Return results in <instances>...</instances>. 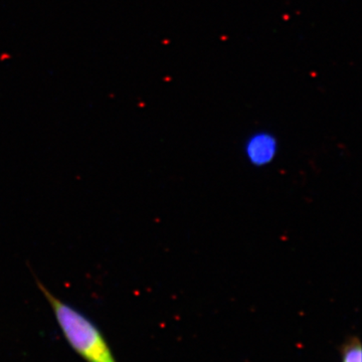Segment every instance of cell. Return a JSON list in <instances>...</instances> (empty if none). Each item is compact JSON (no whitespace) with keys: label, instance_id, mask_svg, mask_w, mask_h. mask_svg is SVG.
<instances>
[{"label":"cell","instance_id":"7a4b0ae2","mask_svg":"<svg viewBox=\"0 0 362 362\" xmlns=\"http://www.w3.org/2000/svg\"><path fill=\"white\" fill-rule=\"evenodd\" d=\"M278 152V142L271 133L261 131L250 136L245 144V156L254 166L263 168L273 162Z\"/></svg>","mask_w":362,"mask_h":362},{"label":"cell","instance_id":"6da1fadb","mask_svg":"<svg viewBox=\"0 0 362 362\" xmlns=\"http://www.w3.org/2000/svg\"><path fill=\"white\" fill-rule=\"evenodd\" d=\"M35 283L49 302L61 332L71 349L86 362H118L101 329L77 308L52 294L39 279Z\"/></svg>","mask_w":362,"mask_h":362},{"label":"cell","instance_id":"3957f363","mask_svg":"<svg viewBox=\"0 0 362 362\" xmlns=\"http://www.w3.org/2000/svg\"><path fill=\"white\" fill-rule=\"evenodd\" d=\"M341 362H362L361 343L358 338L351 337L342 345Z\"/></svg>","mask_w":362,"mask_h":362},{"label":"cell","instance_id":"277c9868","mask_svg":"<svg viewBox=\"0 0 362 362\" xmlns=\"http://www.w3.org/2000/svg\"><path fill=\"white\" fill-rule=\"evenodd\" d=\"M13 59V54L8 52H2L0 54V63H7V62L11 61Z\"/></svg>","mask_w":362,"mask_h":362}]
</instances>
